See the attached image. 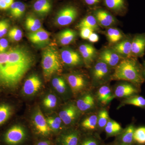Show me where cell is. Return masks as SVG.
Returning a JSON list of instances; mask_svg holds the SVG:
<instances>
[{
    "label": "cell",
    "instance_id": "obj_1",
    "mask_svg": "<svg viewBox=\"0 0 145 145\" xmlns=\"http://www.w3.org/2000/svg\"><path fill=\"white\" fill-rule=\"evenodd\" d=\"M34 57L23 47L0 53V86L16 88L34 64Z\"/></svg>",
    "mask_w": 145,
    "mask_h": 145
},
{
    "label": "cell",
    "instance_id": "obj_2",
    "mask_svg": "<svg viewBox=\"0 0 145 145\" xmlns=\"http://www.w3.org/2000/svg\"><path fill=\"white\" fill-rule=\"evenodd\" d=\"M111 80L125 81L141 88L145 82L142 65L138 61L137 58H124L114 68Z\"/></svg>",
    "mask_w": 145,
    "mask_h": 145
},
{
    "label": "cell",
    "instance_id": "obj_3",
    "mask_svg": "<svg viewBox=\"0 0 145 145\" xmlns=\"http://www.w3.org/2000/svg\"><path fill=\"white\" fill-rule=\"evenodd\" d=\"M61 56L54 46L47 47L42 54V67L44 76L48 80L54 73L61 70Z\"/></svg>",
    "mask_w": 145,
    "mask_h": 145
},
{
    "label": "cell",
    "instance_id": "obj_4",
    "mask_svg": "<svg viewBox=\"0 0 145 145\" xmlns=\"http://www.w3.org/2000/svg\"><path fill=\"white\" fill-rule=\"evenodd\" d=\"M30 133L22 125L16 124L0 135V145H29Z\"/></svg>",
    "mask_w": 145,
    "mask_h": 145
},
{
    "label": "cell",
    "instance_id": "obj_5",
    "mask_svg": "<svg viewBox=\"0 0 145 145\" xmlns=\"http://www.w3.org/2000/svg\"><path fill=\"white\" fill-rule=\"evenodd\" d=\"M67 81L73 96L82 95L93 90L91 82L88 78L81 73L73 72L67 75Z\"/></svg>",
    "mask_w": 145,
    "mask_h": 145
},
{
    "label": "cell",
    "instance_id": "obj_6",
    "mask_svg": "<svg viewBox=\"0 0 145 145\" xmlns=\"http://www.w3.org/2000/svg\"><path fill=\"white\" fill-rule=\"evenodd\" d=\"M34 134L36 136L37 139H51L53 133L50 128L40 108L36 109L32 117Z\"/></svg>",
    "mask_w": 145,
    "mask_h": 145
},
{
    "label": "cell",
    "instance_id": "obj_7",
    "mask_svg": "<svg viewBox=\"0 0 145 145\" xmlns=\"http://www.w3.org/2000/svg\"><path fill=\"white\" fill-rule=\"evenodd\" d=\"M110 74V67L99 60L94 65L91 71V84L93 89L106 84L108 78L111 79Z\"/></svg>",
    "mask_w": 145,
    "mask_h": 145
},
{
    "label": "cell",
    "instance_id": "obj_8",
    "mask_svg": "<svg viewBox=\"0 0 145 145\" xmlns=\"http://www.w3.org/2000/svg\"><path fill=\"white\" fill-rule=\"evenodd\" d=\"M79 10L75 6L68 5L60 9L55 18V23L57 25L65 26L72 24L78 18Z\"/></svg>",
    "mask_w": 145,
    "mask_h": 145
},
{
    "label": "cell",
    "instance_id": "obj_9",
    "mask_svg": "<svg viewBox=\"0 0 145 145\" xmlns=\"http://www.w3.org/2000/svg\"><path fill=\"white\" fill-rule=\"evenodd\" d=\"M93 90L83 93L76 101L75 104L82 114L97 111L100 108Z\"/></svg>",
    "mask_w": 145,
    "mask_h": 145
},
{
    "label": "cell",
    "instance_id": "obj_10",
    "mask_svg": "<svg viewBox=\"0 0 145 145\" xmlns=\"http://www.w3.org/2000/svg\"><path fill=\"white\" fill-rule=\"evenodd\" d=\"M82 134L79 129L67 128L57 135L55 145H78Z\"/></svg>",
    "mask_w": 145,
    "mask_h": 145
},
{
    "label": "cell",
    "instance_id": "obj_11",
    "mask_svg": "<svg viewBox=\"0 0 145 145\" xmlns=\"http://www.w3.org/2000/svg\"><path fill=\"white\" fill-rule=\"evenodd\" d=\"M82 114L75 103H71L62 109L59 113V116L67 128L73 127Z\"/></svg>",
    "mask_w": 145,
    "mask_h": 145
},
{
    "label": "cell",
    "instance_id": "obj_12",
    "mask_svg": "<svg viewBox=\"0 0 145 145\" xmlns=\"http://www.w3.org/2000/svg\"><path fill=\"white\" fill-rule=\"evenodd\" d=\"M113 90L115 98L123 99L139 94L141 91L140 88L127 82L119 84Z\"/></svg>",
    "mask_w": 145,
    "mask_h": 145
},
{
    "label": "cell",
    "instance_id": "obj_13",
    "mask_svg": "<svg viewBox=\"0 0 145 145\" xmlns=\"http://www.w3.org/2000/svg\"><path fill=\"white\" fill-rule=\"evenodd\" d=\"M97 88L94 94L99 106L106 107L115 98L113 89L106 84L101 85Z\"/></svg>",
    "mask_w": 145,
    "mask_h": 145
},
{
    "label": "cell",
    "instance_id": "obj_14",
    "mask_svg": "<svg viewBox=\"0 0 145 145\" xmlns=\"http://www.w3.org/2000/svg\"><path fill=\"white\" fill-rule=\"evenodd\" d=\"M98 111L87 113L80 124L79 129L83 133L97 132Z\"/></svg>",
    "mask_w": 145,
    "mask_h": 145
},
{
    "label": "cell",
    "instance_id": "obj_15",
    "mask_svg": "<svg viewBox=\"0 0 145 145\" xmlns=\"http://www.w3.org/2000/svg\"><path fill=\"white\" fill-rule=\"evenodd\" d=\"M136 128L134 122H132L123 129L121 133L115 137L113 144H133V135Z\"/></svg>",
    "mask_w": 145,
    "mask_h": 145
},
{
    "label": "cell",
    "instance_id": "obj_16",
    "mask_svg": "<svg viewBox=\"0 0 145 145\" xmlns=\"http://www.w3.org/2000/svg\"><path fill=\"white\" fill-rule=\"evenodd\" d=\"M61 58L64 63L69 66H76L82 64V60L79 53L69 48L61 50Z\"/></svg>",
    "mask_w": 145,
    "mask_h": 145
},
{
    "label": "cell",
    "instance_id": "obj_17",
    "mask_svg": "<svg viewBox=\"0 0 145 145\" xmlns=\"http://www.w3.org/2000/svg\"><path fill=\"white\" fill-rule=\"evenodd\" d=\"M145 52V33L135 34L131 41L133 57H142Z\"/></svg>",
    "mask_w": 145,
    "mask_h": 145
},
{
    "label": "cell",
    "instance_id": "obj_18",
    "mask_svg": "<svg viewBox=\"0 0 145 145\" xmlns=\"http://www.w3.org/2000/svg\"><path fill=\"white\" fill-rule=\"evenodd\" d=\"M42 84L41 81L38 75L36 74L30 75L24 83L23 91L25 95L32 96L40 90Z\"/></svg>",
    "mask_w": 145,
    "mask_h": 145
},
{
    "label": "cell",
    "instance_id": "obj_19",
    "mask_svg": "<svg viewBox=\"0 0 145 145\" xmlns=\"http://www.w3.org/2000/svg\"><path fill=\"white\" fill-rule=\"evenodd\" d=\"M93 15L99 24L101 26H110L115 22V19L108 11L103 8H97L93 11Z\"/></svg>",
    "mask_w": 145,
    "mask_h": 145
},
{
    "label": "cell",
    "instance_id": "obj_20",
    "mask_svg": "<svg viewBox=\"0 0 145 145\" xmlns=\"http://www.w3.org/2000/svg\"><path fill=\"white\" fill-rule=\"evenodd\" d=\"M50 36L49 32L42 28L35 32H30L27 34L30 41L39 46L47 44L49 41Z\"/></svg>",
    "mask_w": 145,
    "mask_h": 145
},
{
    "label": "cell",
    "instance_id": "obj_21",
    "mask_svg": "<svg viewBox=\"0 0 145 145\" xmlns=\"http://www.w3.org/2000/svg\"><path fill=\"white\" fill-rule=\"evenodd\" d=\"M121 55L113 50L106 49L100 54L99 59L105 63L110 67H116L121 61Z\"/></svg>",
    "mask_w": 145,
    "mask_h": 145
},
{
    "label": "cell",
    "instance_id": "obj_22",
    "mask_svg": "<svg viewBox=\"0 0 145 145\" xmlns=\"http://www.w3.org/2000/svg\"><path fill=\"white\" fill-rule=\"evenodd\" d=\"M79 50L86 65L87 66L90 65L96 57V50L95 48L91 45L86 44L80 46Z\"/></svg>",
    "mask_w": 145,
    "mask_h": 145
},
{
    "label": "cell",
    "instance_id": "obj_23",
    "mask_svg": "<svg viewBox=\"0 0 145 145\" xmlns=\"http://www.w3.org/2000/svg\"><path fill=\"white\" fill-rule=\"evenodd\" d=\"M52 7L51 0H36L33 5V10L37 15L44 17L50 12Z\"/></svg>",
    "mask_w": 145,
    "mask_h": 145
},
{
    "label": "cell",
    "instance_id": "obj_24",
    "mask_svg": "<svg viewBox=\"0 0 145 145\" xmlns=\"http://www.w3.org/2000/svg\"><path fill=\"white\" fill-rule=\"evenodd\" d=\"M103 140L98 132L83 133L78 145H103Z\"/></svg>",
    "mask_w": 145,
    "mask_h": 145
},
{
    "label": "cell",
    "instance_id": "obj_25",
    "mask_svg": "<svg viewBox=\"0 0 145 145\" xmlns=\"http://www.w3.org/2000/svg\"><path fill=\"white\" fill-rule=\"evenodd\" d=\"M132 39H125L118 43L113 47V50L120 55H123L126 58L133 57L131 53Z\"/></svg>",
    "mask_w": 145,
    "mask_h": 145
},
{
    "label": "cell",
    "instance_id": "obj_26",
    "mask_svg": "<svg viewBox=\"0 0 145 145\" xmlns=\"http://www.w3.org/2000/svg\"><path fill=\"white\" fill-rule=\"evenodd\" d=\"M104 5L112 12L118 14L124 13L127 10L126 0H103Z\"/></svg>",
    "mask_w": 145,
    "mask_h": 145
},
{
    "label": "cell",
    "instance_id": "obj_27",
    "mask_svg": "<svg viewBox=\"0 0 145 145\" xmlns=\"http://www.w3.org/2000/svg\"><path fill=\"white\" fill-rule=\"evenodd\" d=\"M127 105L134 106L145 110V98L140 94H137L123 99L117 109H118Z\"/></svg>",
    "mask_w": 145,
    "mask_h": 145
},
{
    "label": "cell",
    "instance_id": "obj_28",
    "mask_svg": "<svg viewBox=\"0 0 145 145\" xmlns=\"http://www.w3.org/2000/svg\"><path fill=\"white\" fill-rule=\"evenodd\" d=\"M77 36V31L71 29H66L58 34V41L61 45L66 46L74 41Z\"/></svg>",
    "mask_w": 145,
    "mask_h": 145
},
{
    "label": "cell",
    "instance_id": "obj_29",
    "mask_svg": "<svg viewBox=\"0 0 145 145\" xmlns=\"http://www.w3.org/2000/svg\"><path fill=\"white\" fill-rule=\"evenodd\" d=\"M123 129L118 122L110 118L104 129L107 138L116 137L121 133Z\"/></svg>",
    "mask_w": 145,
    "mask_h": 145
},
{
    "label": "cell",
    "instance_id": "obj_30",
    "mask_svg": "<svg viewBox=\"0 0 145 145\" xmlns=\"http://www.w3.org/2000/svg\"><path fill=\"white\" fill-rule=\"evenodd\" d=\"M110 117L109 115L108 110L106 107H100L98 110V120H97V132L99 133L104 131Z\"/></svg>",
    "mask_w": 145,
    "mask_h": 145
},
{
    "label": "cell",
    "instance_id": "obj_31",
    "mask_svg": "<svg viewBox=\"0 0 145 145\" xmlns=\"http://www.w3.org/2000/svg\"><path fill=\"white\" fill-rule=\"evenodd\" d=\"M48 126L53 134L57 135L66 129L61 119L59 117H49L46 118Z\"/></svg>",
    "mask_w": 145,
    "mask_h": 145
},
{
    "label": "cell",
    "instance_id": "obj_32",
    "mask_svg": "<svg viewBox=\"0 0 145 145\" xmlns=\"http://www.w3.org/2000/svg\"><path fill=\"white\" fill-rule=\"evenodd\" d=\"M10 13L13 18H19L23 16L26 10V6L20 1L14 2L9 8Z\"/></svg>",
    "mask_w": 145,
    "mask_h": 145
},
{
    "label": "cell",
    "instance_id": "obj_33",
    "mask_svg": "<svg viewBox=\"0 0 145 145\" xmlns=\"http://www.w3.org/2000/svg\"><path fill=\"white\" fill-rule=\"evenodd\" d=\"M77 27L79 28L88 27L95 31L99 29V24L93 15H89L83 18Z\"/></svg>",
    "mask_w": 145,
    "mask_h": 145
},
{
    "label": "cell",
    "instance_id": "obj_34",
    "mask_svg": "<svg viewBox=\"0 0 145 145\" xmlns=\"http://www.w3.org/2000/svg\"><path fill=\"white\" fill-rule=\"evenodd\" d=\"M26 29L30 32H34L42 28L40 21L34 16H29L25 21Z\"/></svg>",
    "mask_w": 145,
    "mask_h": 145
},
{
    "label": "cell",
    "instance_id": "obj_35",
    "mask_svg": "<svg viewBox=\"0 0 145 145\" xmlns=\"http://www.w3.org/2000/svg\"><path fill=\"white\" fill-rule=\"evenodd\" d=\"M12 113V108L9 105L6 104L0 105V126L8 120Z\"/></svg>",
    "mask_w": 145,
    "mask_h": 145
},
{
    "label": "cell",
    "instance_id": "obj_36",
    "mask_svg": "<svg viewBox=\"0 0 145 145\" xmlns=\"http://www.w3.org/2000/svg\"><path fill=\"white\" fill-rule=\"evenodd\" d=\"M52 85L57 92L64 94L67 91V86L64 79L61 77L55 78L52 80Z\"/></svg>",
    "mask_w": 145,
    "mask_h": 145
},
{
    "label": "cell",
    "instance_id": "obj_37",
    "mask_svg": "<svg viewBox=\"0 0 145 145\" xmlns=\"http://www.w3.org/2000/svg\"><path fill=\"white\" fill-rule=\"evenodd\" d=\"M133 140L135 144L145 145V126L136 128L133 135Z\"/></svg>",
    "mask_w": 145,
    "mask_h": 145
},
{
    "label": "cell",
    "instance_id": "obj_38",
    "mask_svg": "<svg viewBox=\"0 0 145 145\" xmlns=\"http://www.w3.org/2000/svg\"><path fill=\"white\" fill-rule=\"evenodd\" d=\"M107 36L109 41L112 43H117L123 38V35L121 32L116 28L109 29L107 31Z\"/></svg>",
    "mask_w": 145,
    "mask_h": 145
},
{
    "label": "cell",
    "instance_id": "obj_39",
    "mask_svg": "<svg viewBox=\"0 0 145 145\" xmlns=\"http://www.w3.org/2000/svg\"><path fill=\"white\" fill-rule=\"evenodd\" d=\"M57 104V99L55 95L50 94L46 96L43 101V105L48 109L54 108Z\"/></svg>",
    "mask_w": 145,
    "mask_h": 145
},
{
    "label": "cell",
    "instance_id": "obj_40",
    "mask_svg": "<svg viewBox=\"0 0 145 145\" xmlns=\"http://www.w3.org/2000/svg\"><path fill=\"white\" fill-rule=\"evenodd\" d=\"M8 36L9 39L12 41H19L22 38V31L18 27H13L8 31Z\"/></svg>",
    "mask_w": 145,
    "mask_h": 145
},
{
    "label": "cell",
    "instance_id": "obj_41",
    "mask_svg": "<svg viewBox=\"0 0 145 145\" xmlns=\"http://www.w3.org/2000/svg\"><path fill=\"white\" fill-rule=\"evenodd\" d=\"M9 24L8 21L3 20L0 21V38L4 36L8 32Z\"/></svg>",
    "mask_w": 145,
    "mask_h": 145
},
{
    "label": "cell",
    "instance_id": "obj_42",
    "mask_svg": "<svg viewBox=\"0 0 145 145\" xmlns=\"http://www.w3.org/2000/svg\"><path fill=\"white\" fill-rule=\"evenodd\" d=\"M80 29V36L82 39L84 40H88L91 34L94 31L93 29L88 27H82Z\"/></svg>",
    "mask_w": 145,
    "mask_h": 145
},
{
    "label": "cell",
    "instance_id": "obj_43",
    "mask_svg": "<svg viewBox=\"0 0 145 145\" xmlns=\"http://www.w3.org/2000/svg\"><path fill=\"white\" fill-rule=\"evenodd\" d=\"M31 145H55V143L51 139H37Z\"/></svg>",
    "mask_w": 145,
    "mask_h": 145
},
{
    "label": "cell",
    "instance_id": "obj_44",
    "mask_svg": "<svg viewBox=\"0 0 145 145\" xmlns=\"http://www.w3.org/2000/svg\"><path fill=\"white\" fill-rule=\"evenodd\" d=\"M8 46V41L6 39L3 38L0 39V53L7 51Z\"/></svg>",
    "mask_w": 145,
    "mask_h": 145
},
{
    "label": "cell",
    "instance_id": "obj_45",
    "mask_svg": "<svg viewBox=\"0 0 145 145\" xmlns=\"http://www.w3.org/2000/svg\"><path fill=\"white\" fill-rule=\"evenodd\" d=\"M84 2L89 6H93L98 5L102 0H83Z\"/></svg>",
    "mask_w": 145,
    "mask_h": 145
},
{
    "label": "cell",
    "instance_id": "obj_46",
    "mask_svg": "<svg viewBox=\"0 0 145 145\" xmlns=\"http://www.w3.org/2000/svg\"><path fill=\"white\" fill-rule=\"evenodd\" d=\"M99 39L98 34L93 32L89 37L88 40L91 42L95 43L98 42Z\"/></svg>",
    "mask_w": 145,
    "mask_h": 145
},
{
    "label": "cell",
    "instance_id": "obj_47",
    "mask_svg": "<svg viewBox=\"0 0 145 145\" xmlns=\"http://www.w3.org/2000/svg\"><path fill=\"white\" fill-rule=\"evenodd\" d=\"M9 6L4 0H0V10H6L9 9Z\"/></svg>",
    "mask_w": 145,
    "mask_h": 145
},
{
    "label": "cell",
    "instance_id": "obj_48",
    "mask_svg": "<svg viewBox=\"0 0 145 145\" xmlns=\"http://www.w3.org/2000/svg\"><path fill=\"white\" fill-rule=\"evenodd\" d=\"M4 1L9 7H10L14 3V0H4Z\"/></svg>",
    "mask_w": 145,
    "mask_h": 145
},
{
    "label": "cell",
    "instance_id": "obj_49",
    "mask_svg": "<svg viewBox=\"0 0 145 145\" xmlns=\"http://www.w3.org/2000/svg\"><path fill=\"white\" fill-rule=\"evenodd\" d=\"M143 75L145 79V61H143L142 63Z\"/></svg>",
    "mask_w": 145,
    "mask_h": 145
},
{
    "label": "cell",
    "instance_id": "obj_50",
    "mask_svg": "<svg viewBox=\"0 0 145 145\" xmlns=\"http://www.w3.org/2000/svg\"><path fill=\"white\" fill-rule=\"evenodd\" d=\"M114 145V144H113V143H109V144H105L104 145Z\"/></svg>",
    "mask_w": 145,
    "mask_h": 145
},
{
    "label": "cell",
    "instance_id": "obj_51",
    "mask_svg": "<svg viewBox=\"0 0 145 145\" xmlns=\"http://www.w3.org/2000/svg\"><path fill=\"white\" fill-rule=\"evenodd\" d=\"M121 145H135V144H121Z\"/></svg>",
    "mask_w": 145,
    "mask_h": 145
},
{
    "label": "cell",
    "instance_id": "obj_52",
    "mask_svg": "<svg viewBox=\"0 0 145 145\" xmlns=\"http://www.w3.org/2000/svg\"><path fill=\"white\" fill-rule=\"evenodd\" d=\"M135 145H137V144H135Z\"/></svg>",
    "mask_w": 145,
    "mask_h": 145
}]
</instances>
